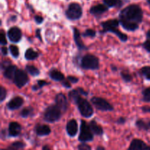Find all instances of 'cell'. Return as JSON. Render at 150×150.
<instances>
[{
	"label": "cell",
	"instance_id": "6da1fadb",
	"mask_svg": "<svg viewBox=\"0 0 150 150\" xmlns=\"http://www.w3.org/2000/svg\"><path fill=\"white\" fill-rule=\"evenodd\" d=\"M143 19V11L137 4H130L123 9L120 14V22L125 29L135 31Z\"/></svg>",
	"mask_w": 150,
	"mask_h": 150
},
{
	"label": "cell",
	"instance_id": "7a4b0ae2",
	"mask_svg": "<svg viewBox=\"0 0 150 150\" xmlns=\"http://www.w3.org/2000/svg\"><path fill=\"white\" fill-rule=\"evenodd\" d=\"M119 21L117 19H111V20L106 21L101 23V26L103 27V33L105 32H112V33L115 34L116 35L118 36V38L121 40L123 42H125L127 40V36L125 34H123L122 32H120L118 29L119 26Z\"/></svg>",
	"mask_w": 150,
	"mask_h": 150
},
{
	"label": "cell",
	"instance_id": "3957f363",
	"mask_svg": "<svg viewBox=\"0 0 150 150\" xmlns=\"http://www.w3.org/2000/svg\"><path fill=\"white\" fill-rule=\"evenodd\" d=\"M62 112V110L56 104L49 105L44 113V120L48 122H55L61 118Z\"/></svg>",
	"mask_w": 150,
	"mask_h": 150
},
{
	"label": "cell",
	"instance_id": "277c9868",
	"mask_svg": "<svg viewBox=\"0 0 150 150\" xmlns=\"http://www.w3.org/2000/svg\"><path fill=\"white\" fill-rule=\"evenodd\" d=\"M81 66L85 70H97L99 68V59L92 54H86L82 58Z\"/></svg>",
	"mask_w": 150,
	"mask_h": 150
},
{
	"label": "cell",
	"instance_id": "5b68a950",
	"mask_svg": "<svg viewBox=\"0 0 150 150\" xmlns=\"http://www.w3.org/2000/svg\"><path fill=\"white\" fill-rule=\"evenodd\" d=\"M76 103L77 105L78 108H79L81 114L83 117H87V118L92 117L94 113L93 108H92L91 104L86 99H83L81 97H80L77 100Z\"/></svg>",
	"mask_w": 150,
	"mask_h": 150
},
{
	"label": "cell",
	"instance_id": "8992f818",
	"mask_svg": "<svg viewBox=\"0 0 150 150\" xmlns=\"http://www.w3.org/2000/svg\"><path fill=\"white\" fill-rule=\"evenodd\" d=\"M93 139V133L91 130L89 126H88V125L86 124V122L84 120H81L79 140L81 142H92Z\"/></svg>",
	"mask_w": 150,
	"mask_h": 150
},
{
	"label": "cell",
	"instance_id": "52a82bcc",
	"mask_svg": "<svg viewBox=\"0 0 150 150\" xmlns=\"http://www.w3.org/2000/svg\"><path fill=\"white\" fill-rule=\"evenodd\" d=\"M65 15L70 20H78L82 16L81 7L78 3H71L66 10Z\"/></svg>",
	"mask_w": 150,
	"mask_h": 150
},
{
	"label": "cell",
	"instance_id": "ba28073f",
	"mask_svg": "<svg viewBox=\"0 0 150 150\" xmlns=\"http://www.w3.org/2000/svg\"><path fill=\"white\" fill-rule=\"evenodd\" d=\"M91 102L95 105V108L98 110L103 111H110L114 109L112 105L109 103L107 100L102 98H98L94 97L91 99Z\"/></svg>",
	"mask_w": 150,
	"mask_h": 150
},
{
	"label": "cell",
	"instance_id": "9c48e42d",
	"mask_svg": "<svg viewBox=\"0 0 150 150\" xmlns=\"http://www.w3.org/2000/svg\"><path fill=\"white\" fill-rule=\"evenodd\" d=\"M28 81H29V78H28L26 72L20 70V69H18L16 74H15L14 78H13V81H14L16 86L18 88L23 87L27 83Z\"/></svg>",
	"mask_w": 150,
	"mask_h": 150
},
{
	"label": "cell",
	"instance_id": "30bf717a",
	"mask_svg": "<svg viewBox=\"0 0 150 150\" xmlns=\"http://www.w3.org/2000/svg\"><path fill=\"white\" fill-rule=\"evenodd\" d=\"M7 36H8L10 41L13 42H18L21 39V31L18 27L14 26V27H12L9 29L8 32H7Z\"/></svg>",
	"mask_w": 150,
	"mask_h": 150
},
{
	"label": "cell",
	"instance_id": "8fae6325",
	"mask_svg": "<svg viewBox=\"0 0 150 150\" xmlns=\"http://www.w3.org/2000/svg\"><path fill=\"white\" fill-rule=\"evenodd\" d=\"M55 103L62 110V112L67 110L68 103H67V100L66 98L65 95L63 93L57 94L55 98Z\"/></svg>",
	"mask_w": 150,
	"mask_h": 150
},
{
	"label": "cell",
	"instance_id": "7c38bea8",
	"mask_svg": "<svg viewBox=\"0 0 150 150\" xmlns=\"http://www.w3.org/2000/svg\"><path fill=\"white\" fill-rule=\"evenodd\" d=\"M21 131V126L16 122H12L9 125L8 134L10 137H17Z\"/></svg>",
	"mask_w": 150,
	"mask_h": 150
},
{
	"label": "cell",
	"instance_id": "4fadbf2b",
	"mask_svg": "<svg viewBox=\"0 0 150 150\" xmlns=\"http://www.w3.org/2000/svg\"><path fill=\"white\" fill-rule=\"evenodd\" d=\"M148 146L141 139H135L130 143L127 150H146Z\"/></svg>",
	"mask_w": 150,
	"mask_h": 150
},
{
	"label": "cell",
	"instance_id": "5bb4252c",
	"mask_svg": "<svg viewBox=\"0 0 150 150\" xmlns=\"http://www.w3.org/2000/svg\"><path fill=\"white\" fill-rule=\"evenodd\" d=\"M67 133L70 137H74L78 132V123L76 120H71L67 122L66 126Z\"/></svg>",
	"mask_w": 150,
	"mask_h": 150
},
{
	"label": "cell",
	"instance_id": "9a60e30c",
	"mask_svg": "<svg viewBox=\"0 0 150 150\" xmlns=\"http://www.w3.org/2000/svg\"><path fill=\"white\" fill-rule=\"evenodd\" d=\"M23 103V100L21 97H15L7 103V107L10 110H16L20 108Z\"/></svg>",
	"mask_w": 150,
	"mask_h": 150
},
{
	"label": "cell",
	"instance_id": "2e32d148",
	"mask_svg": "<svg viewBox=\"0 0 150 150\" xmlns=\"http://www.w3.org/2000/svg\"><path fill=\"white\" fill-rule=\"evenodd\" d=\"M108 10V7L105 4H97L90 9V13L93 16H99Z\"/></svg>",
	"mask_w": 150,
	"mask_h": 150
},
{
	"label": "cell",
	"instance_id": "e0dca14e",
	"mask_svg": "<svg viewBox=\"0 0 150 150\" xmlns=\"http://www.w3.org/2000/svg\"><path fill=\"white\" fill-rule=\"evenodd\" d=\"M35 132L39 136H48L51 133V128L46 125H38L35 127Z\"/></svg>",
	"mask_w": 150,
	"mask_h": 150
},
{
	"label": "cell",
	"instance_id": "ac0fdd59",
	"mask_svg": "<svg viewBox=\"0 0 150 150\" xmlns=\"http://www.w3.org/2000/svg\"><path fill=\"white\" fill-rule=\"evenodd\" d=\"M73 37H74L75 42H76V45H77L78 48L80 50L83 49H86V47L85 46V45L83 44V41L81 39V34L80 32L79 31V29L74 28L73 29Z\"/></svg>",
	"mask_w": 150,
	"mask_h": 150
},
{
	"label": "cell",
	"instance_id": "d6986e66",
	"mask_svg": "<svg viewBox=\"0 0 150 150\" xmlns=\"http://www.w3.org/2000/svg\"><path fill=\"white\" fill-rule=\"evenodd\" d=\"M17 70L18 68L16 67V66L13 65V64H10V65L7 66V67L4 69V76L8 79H13Z\"/></svg>",
	"mask_w": 150,
	"mask_h": 150
},
{
	"label": "cell",
	"instance_id": "ffe728a7",
	"mask_svg": "<svg viewBox=\"0 0 150 150\" xmlns=\"http://www.w3.org/2000/svg\"><path fill=\"white\" fill-rule=\"evenodd\" d=\"M89 126L90 127L92 132L93 133V134L97 135V136H102L103 134V130L102 127L100 125H99L97 124V122L95 120L91 121Z\"/></svg>",
	"mask_w": 150,
	"mask_h": 150
},
{
	"label": "cell",
	"instance_id": "44dd1931",
	"mask_svg": "<svg viewBox=\"0 0 150 150\" xmlns=\"http://www.w3.org/2000/svg\"><path fill=\"white\" fill-rule=\"evenodd\" d=\"M50 78L56 81H62L64 79V76L62 73L58 70H53L50 72L49 73Z\"/></svg>",
	"mask_w": 150,
	"mask_h": 150
},
{
	"label": "cell",
	"instance_id": "7402d4cb",
	"mask_svg": "<svg viewBox=\"0 0 150 150\" xmlns=\"http://www.w3.org/2000/svg\"><path fill=\"white\" fill-rule=\"evenodd\" d=\"M38 57V53L32 48H29L25 52V58L27 60H34Z\"/></svg>",
	"mask_w": 150,
	"mask_h": 150
},
{
	"label": "cell",
	"instance_id": "603a6c76",
	"mask_svg": "<svg viewBox=\"0 0 150 150\" xmlns=\"http://www.w3.org/2000/svg\"><path fill=\"white\" fill-rule=\"evenodd\" d=\"M25 147V144L21 142H15L9 146L10 150H23Z\"/></svg>",
	"mask_w": 150,
	"mask_h": 150
},
{
	"label": "cell",
	"instance_id": "cb8c5ba5",
	"mask_svg": "<svg viewBox=\"0 0 150 150\" xmlns=\"http://www.w3.org/2000/svg\"><path fill=\"white\" fill-rule=\"evenodd\" d=\"M104 4L108 7H120L122 4L121 0H103Z\"/></svg>",
	"mask_w": 150,
	"mask_h": 150
},
{
	"label": "cell",
	"instance_id": "d4e9b609",
	"mask_svg": "<svg viewBox=\"0 0 150 150\" xmlns=\"http://www.w3.org/2000/svg\"><path fill=\"white\" fill-rule=\"evenodd\" d=\"M26 70L32 76H38L40 74V70L33 65H27L26 67Z\"/></svg>",
	"mask_w": 150,
	"mask_h": 150
},
{
	"label": "cell",
	"instance_id": "484cf974",
	"mask_svg": "<svg viewBox=\"0 0 150 150\" xmlns=\"http://www.w3.org/2000/svg\"><path fill=\"white\" fill-rule=\"evenodd\" d=\"M136 126L140 130H149V125H148V123L145 122L144 120H139L136 122Z\"/></svg>",
	"mask_w": 150,
	"mask_h": 150
},
{
	"label": "cell",
	"instance_id": "4316f807",
	"mask_svg": "<svg viewBox=\"0 0 150 150\" xmlns=\"http://www.w3.org/2000/svg\"><path fill=\"white\" fill-rule=\"evenodd\" d=\"M80 92H79V90H76V89H74V90H72L71 92L69 93V98L71 100L74 101L75 103L77 101V100L80 98Z\"/></svg>",
	"mask_w": 150,
	"mask_h": 150
},
{
	"label": "cell",
	"instance_id": "83f0119b",
	"mask_svg": "<svg viewBox=\"0 0 150 150\" xmlns=\"http://www.w3.org/2000/svg\"><path fill=\"white\" fill-rule=\"evenodd\" d=\"M32 111H33V108H31V107H26L21 111V116L23 118H26V117H28L32 114Z\"/></svg>",
	"mask_w": 150,
	"mask_h": 150
},
{
	"label": "cell",
	"instance_id": "f1b7e54d",
	"mask_svg": "<svg viewBox=\"0 0 150 150\" xmlns=\"http://www.w3.org/2000/svg\"><path fill=\"white\" fill-rule=\"evenodd\" d=\"M9 49H10V53H11L12 56H13V57H15V58H17V57H18L19 49H18V48L16 46V45H10V48H9Z\"/></svg>",
	"mask_w": 150,
	"mask_h": 150
},
{
	"label": "cell",
	"instance_id": "f546056e",
	"mask_svg": "<svg viewBox=\"0 0 150 150\" xmlns=\"http://www.w3.org/2000/svg\"><path fill=\"white\" fill-rule=\"evenodd\" d=\"M141 73L148 80H150V67L149 66H146L141 69Z\"/></svg>",
	"mask_w": 150,
	"mask_h": 150
},
{
	"label": "cell",
	"instance_id": "4dcf8cb0",
	"mask_svg": "<svg viewBox=\"0 0 150 150\" xmlns=\"http://www.w3.org/2000/svg\"><path fill=\"white\" fill-rule=\"evenodd\" d=\"M142 94H143V100L145 102H150V87L145 89Z\"/></svg>",
	"mask_w": 150,
	"mask_h": 150
},
{
	"label": "cell",
	"instance_id": "1f68e13d",
	"mask_svg": "<svg viewBox=\"0 0 150 150\" xmlns=\"http://www.w3.org/2000/svg\"><path fill=\"white\" fill-rule=\"evenodd\" d=\"M46 84H48V83H47L45 81L38 80L37 84L34 85V86H33V87H32V89H33V90H38V89H40V88H42V86H44V85H46Z\"/></svg>",
	"mask_w": 150,
	"mask_h": 150
},
{
	"label": "cell",
	"instance_id": "d6a6232c",
	"mask_svg": "<svg viewBox=\"0 0 150 150\" xmlns=\"http://www.w3.org/2000/svg\"><path fill=\"white\" fill-rule=\"evenodd\" d=\"M121 76H122V78L123 80H124L125 81H126V82L131 81L132 79H133V78H132L131 75H130L129 73H127V72H125V71L122 72Z\"/></svg>",
	"mask_w": 150,
	"mask_h": 150
},
{
	"label": "cell",
	"instance_id": "836d02e7",
	"mask_svg": "<svg viewBox=\"0 0 150 150\" xmlns=\"http://www.w3.org/2000/svg\"><path fill=\"white\" fill-rule=\"evenodd\" d=\"M83 37H90V38H93V37H95L96 35V32L92 29H87V30L85 31L83 33Z\"/></svg>",
	"mask_w": 150,
	"mask_h": 150
},
{
	"label": "cell",
	"instance_id": "e575fe53",
	"mask_svg": "<svg viewBox=\"0 0 150 150\" xmlns=\"http://www.w3.org/2000/svg\"><path fill=\"white\" fill-rule=\"evenodd\" d=\"M78 149L79 150H92V148L89 145L86 144L85 142H81V144L78 146Z\"/></svg>",
	"mask_w": 150,
	"mask_h": 150
},
{
	"label": "cell",
	"instance_id": "d590c367",
	"mask_svg": "<svg viewBox=\"0 0 150 150\" xmlns=\"http://www.w3.org/2000/svg\"><path fill=\"white\" fill-rule=\"evenodd\" d=\"M6 95H7V91L3 86H0V100L1 102L4 101L6 98Z\"/></svg>",
	"mask_w": 150,
	"mask_h": 150
},
{
	"label": "cell",
	"instance_id": "8d00e7d4",
	"mask_svg": "<svg viewBox=\"0 0 150 150\" xmlns=\"http://www.w3.org/2000/svg\"><path fill=\"white\" fill-rule=\"evenodd\" d=\"M0 43L2 45H4L7 44V40H6L5 35H4L3 31H1V34H0Z\"/></svg>",
	"mask_w": 150,
	"mask_h": 150
},
{
	"label": "cell",
	"instance_id": "74e56055",
	"mask_svg": "<svg viewBox=\"0 0 150 150\" xmlns=\"http://www.w3.org/2000/svg\"><path fill=\"white\" fill-rule=\"evenodd\" d=\"M143 46L148 52L150 53V38H148L143 44Z\"/></svg>",
	"mask_w": 150,
	"mask_h": 150
},
{
	"label": "cell",
	"instance_id": "f35d334b",
	"mask_svg": "<svg viewBox=\"0 0 150 150\" xmlns=\"http://www.w3.org/2000/svg\"><path fill=\"white\" fill-rule=\"evenodd\" d=\"M67 80L70 82V83H77L79 81V79L76 77H74V76H67Z\"/></svg>",
	"mask_w": 150,
	"mask_h": 150
},
{
	"label": "cell",
	"instance_id": "ab89813d",
	"mask_svg": "<svg viewBox=\"0 0 150 150\" xmlns=\"http://www.w3.org/2000/svg\"><path fill=\"white\" fill-rule=\"evenodd\" d=\"M35 20L38 23H42V21H43V18L42 16H35Z\"/></svg>",
	"mask_w": 150,
	"mask_h": 150
},
{
	"label": "cell",
	"instance_id": "60d3db41",
	"mask_svg": "<svg viewBox=\"0 0 150 150\" xmlns=\"http://www.w3.org/2000/svg\"><path fill=\"white\" fill-rule=\"evenodd\" d=\"M62 85L64 86L67 88H70L71 87V84H70V82L68 80L67 81H62Z\"/></svg>",
	"mask_w": 150,
	"mask_h": 150
},
{
	"label": "cell",
	"instance_id": "b9f144b4",
	"mask_svg": "<svg viewBox=\"0 0 150 150\" xmlns=\"http://www.w3.org/2000/svg\"><path fill=\"white\" fill-rule=\"evenodd\" d=\"M125 122H126L125 118H124V117H120V119H118V120H117V122L118 123V124L122 125V124H125Z\"/></svg>",
	"mask_w": 150,
	"mask_h": 150
},
{
	"label": "cell",
	"instance_id": "7bdbcfd3",
	"mask_svg": "<svg viewBox=\"0 0 150 150\" xmlns=\"http://www.w3.org/2000/svg\"><path fill=\"white\" fill-rule=\"evenodd\" d=\"M36 36L40 40H42V37L40 36V29H37L36 30Z\"/></svg>",
	"mask_w": 150,
	"mask_h": 150
},
{
	"label": "cell",
	"instance_id": "ee69618b",
	"mask_svg": "<svg viewBox=\"0 0 150 150\" xmlns=\"http://www.w3.org/2000/svg\"><path fill=\"white\" fill-rule=\"evenodd\" d=\"M78 90H79V92H80V94H81V95H85V96H86V95H88V93L86 92H85L84 90H83V89H81V88H78Z\"/></svg>",
	"mask_w": 150,
	"mask_h": 150
},
{
	"label": "cell",
	"instance_id": "f6af8a7d",
	"mask_svg": "<svg viewBox=\"0 0 150 150\" xmlns=\"http://www.w3.org/2000/svg\"><path fill=\"white\" fill-rule=\"evenodd\" d=\"M142 110L144 111V112L150 113V107L144 106V107H142Z\"/></svg>",
	"mask_w": 150,
	"mask_h": 150
},
{
	"label": "cell",
	"instance_id": "bcb514c9",
	"mask_svg": "<svg viewBox=\"0 0 150 150\" xmlns=\"http://www.w3.org/2000/svg\"><path fill=\"white\" fill-rule=\"evenodd\" d=\"M1 53L3 55H7V48L5 46L1 47Z\"/></svg>",
	"mask_w": 150,
	"mask_h": 150
},
{
	"label": "cell",
	"instance_id": "7dc6e473",
	"mask_svg": "<svg viewBox=\"0 0 150 150\" xmlns=\"http://www.w3.org/2000/svg\"><path fill=\"white\" fill-rule=\"evenodd\" d=\"M42 150H51V149H50V147L48 146V145H45V146H43V147H42Z\"/></svg>",
	"mask_w": 150,
	"mask_h": 150
},
{
	"label": "cell",
	"instance_id": "c3c4849f",
	"mask_svg": "<svg viewBox=\"0 0 150 150\" xmlns=\"http://www.w3.org/2000/svg\"><path fill=\"white\" fill-rule=\"evenodd\" d=\"M95 150H105V149L103 147V146H97L96 149H95Z\"/></svg>",
	"mask_w": 150,
	"mask_h": 150
},
{
	"label": "cell",
	"instance_id": "681fc988",
	"mask_svg": "<svg viewBox=\"0 0 150 150\" xmlns=\"http://www.w3.org/2000/svg\"><path fill=\"white\" fill-rule=\"evenodd\" d=\"M148 125H149V130H150V121L149 122H148Z\"/></svg>",
	"mask_w": 150,
	"mask_h": 150
},
{
	"label": "cell",
	"instance_id": "f907efd6",
	"mask_svg": "<svg viewBox=\"0 0 150 150\" xmlns=\"http://www.w3.org/2000/svg\"><path fill=\"white\" fill-rule=\"evenodd\" d=\"M146 150H150V146H148L147 149H146Z\"/></svg>",
	"mask_w": 150,
	"mask_h": 150
},
{
	"label": "cell",
	"instance_id": "816d5d0a",
	"mask_svg": "<svg viewBox=\"0 0 150 150\" xmlns=\"http://www.w3.org/2000/svg\"><path fill=\"white\" fill-rule=\"evenodd\" d=\"M147 2L149 3V4H150V0H147Z\"/></svg>",
	"mask_w": 150,
	"mask_h": 150
},
{
	"label": "cell",
	"instance_id": "f5cc1de1",
	"mask_svg": "<svg viewBox=\"0 0 150 150\" xmlns=\"http://www.w3.org/2000/svg\"><path fill=\"white\" fill-rule=\"evenodd\" d=\"M1 150H10V149H1Z\"/></svg>",
	"mask_w": 150,
	"mask_h": 150
}]
</instances>
